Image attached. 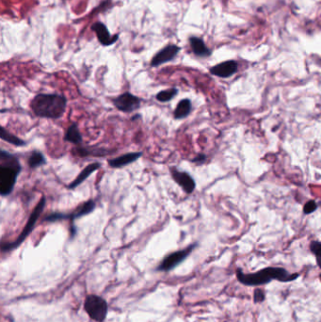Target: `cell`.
Segmentation results:
<instances>
[{"mask_svg":"<svg viewBox=\"0 0 321 322\" xmlns=\"http://www.w3.org/2000/svg\"><path fill=\"white\" fill-rule=\"evenodd\" d=\"M46 163V159L45 156L39 151H33L29 157V166L31 169H36L38 167L43 166Z\"/></svg>","mask_w":321,"mask_h":322,"instance_id":"obj_19","label":"cell"},{"mask_svg":"<svg viewBox=\"0 0 321 322\" xmlns=\"http://www.w3.org/2000/svg\"><path fill=\"white\" fill-rule=\"evenodd\" d=\"M321 244L320 241L318 240H314L312 241L310 244V250L312 253L316 255L318 262L320 261V253H321Z\"/></svg>","mask_w":321,"mask_h":322,"instance_id":"obj_24","label":"cell"},{"mask_svg":"<svg viewBox=\"0 0 321 322\" xmlns=\"http://www.w3.org/2000/svg\"><path fill=\"white\" fill-rule=\"evenodd\" d=\"M30 106L38 117L58 119L66 110L67 100L60 94L40 93L33 98Z\"/></svg>","mask_w":321,"mask_h":322,"instance_id":"obj_1","label":"cell"},{"mask_svg":"<svg viewBox=\"0 0 321 322\" xmlns=\"http://www.w3.org/2000/svg\"><path fill=\"white\" fill-rule=\"evenodd\" d=\"M101 167L100 163H92L88 165L79 175L78 177L69 185V188H75L78 185H80L82 182H84V180H86L89 176H91L92 174H93L95 171H97L98 169Z\"/></svg>","mask_w":321,"mask_h":322,"instance_id":"obj_14","label":"cell"},{"mask_svg":"<svg viewBox=\"0 0 321 322\" xmlns=\"http://www.w3.org/2000/svg\"><path fill=\"white\" fill-rule=\"evenodd\" d=\"M20 171V164H0V195L7 196L11 193Z\"/></svg>","mask_w":321,"mask_h":322,"instance_id":"obj_4","label":"cell"},{"mask_svg":"<svg viewBox=\"0 0 321 322\" xmlns=\"http://www.w3.org/2000/svg\"><path fill=\"white\" fill-rule=\"evenodd\" d=\"M95 208V203L92 200H89L86 203H84L83 205H80L78 207L77 210H75L72 214L69 215V219L71 220V224L72 225H74V221L78 218H81L83 216L92 213Z\"/></svg>","mask_w":321,"mask_h":322,"instance_id":"obj_15","label":"cell"},{"mask_svg":"<svg viewBox=\"0 0 321 322\" xmlns=\"http://www.w3.org/2000/svg\"><path fill=\"white\" fill-rule=\"evenodd\" d=\"M318 208H319V205L316 201H314V200L308 201L303 206V213L306 215L311 214L313 212H315Z\"/></svg>","mask_w":321,"mask_h":322,"instance_id":"obj_23","label":"cell"},{"mask_svg":"<svg viewBox=\"0 0 321 322\" xmlns=\"http://www.w3.org/2000/svg\"><path fill=\"white\" fill-rule=\"evenodd\" d=\"M76 155L80 156H105L107 155V150L104 149H98V150H92L91 148H84V147H80V148H77L76 149Z\"/></svg>","mask_w":321,"mask_h":322,"instance_id":"obj_21","label":"cell"},{"mask_svg":"<svg viewBox=\"0 0 321 322\" xmlns=\"http://www.w3.org/2000/svg\"><path fill=\"white\" fill-rule=\"evenodd\" d=\"M195 247H196V244L189 245L185 249L169 254L162 260V262L159 264V266L157 267V271L169 272V271L174 270L178 265L182 263L189 254H191V252L194 250Z\"/></svg>","mask_w":321,"mask_h":322,"instance_id":"obj_6","label":"cell"},{"mask_svg":"<svg viewBox=\"0 0 321 322\" xmlns=\"http://www.w3.org/2000/svg\"><path fill=\"white\" fill-rule=\"evenodd\" d=\"M84 309L92 320L103 322L107 317V303L99 296L89 295L84 303Z\"/></svg>","mask_w":321,"mask_h":322,"instance_id":"obj_5","label":"cell"},{"mask_svg":"<svg viewBox=\"0 0 321 322\" xmlns=\"http://www.w3.org/2000/svg\"><path fill=\"white\" fill-rule=\"evenodd\" d=\"M64 139L71 143H74V144H79L82 142V136L78 130L77 124H74L69 127L68 130L65 134Z\"/></svg>","mask_w":321,"mask_h":322,"instance_id":"obj_18","label":"cell"},{"mask_svg":"<svg viewBox=\"0 0 321 322\" xmlns=\"http://www.w3.org/2000/svg\"><path fill=\"white\" fill-rule=\"evenodd\" d=\"M237 280L246 285H263L271 283L273 280L279 282H291L299 277L298 274H289L282 268H266L253 274H244L241 270L236 271Z\"/></svg>","mask_w":321,"mask_h":322,"instance_id":"obj_2","label":"cell"},{"mask_svg":"<svg viewBox=\"0 0 321 322\" xmlns=\"http://www.w3.org/2000/svg\"><path fill=\"white\" fill-rule=\"evenodd\" d=\"M238 70V64L235 60H226L211 67L209 72L215 77L228 78L233 77Z\"/></svg>","mask_w":321,"mask_h":322,"instance_id":"obj_10","label":"cell"},{"mask_svg":"<svg viewBox=\"0 0 321 322\" xmlns=\"http://www.w3.org/2000/svg\"><path fill=\"white\" fill-rule=\"evenodd\" d=\"M181 47L175 45H168L164 48L159 50L151 60L152 67H158L167 62H170L177 57Z\"/></svg>","mask_w":321,"mask_h":322,"instance_id":"obj_8","label":"cell"},{"mask_svg":"<svg viewBox=\"0 0 321 322\" xmlns=\"http://www.w3.org/2000/svg\"><path fill=\"white\" fill-rule=\"evenodd\" d=\"M69 218V215L63 214V213H53L49 215L48 217L46 218V221L47 222H57L58 220H64Z\"/></svg>","mask_w":321,"mask_h":322,"instance_id":"obj_25","label":"cell"},{"mask_svg":"<svg viewBox=\"0 0 321 322\" xmlns=\"http://www.w3.org/2000/svg\"><path fill=\"white\" fill-rule=\"evenodd\" d=\"M265 300V293L263 291L262 289L257 288L255 289L254 294H253V301L255 303H262Z\"/></svg>","mask_w":321,"mask_h":322,"instance_id":"obj_26","label":"cell"},{"mask_svg":"<svg viewBox=\"0 0 321 322\" xmlns=\"http://www.w3.org/2000/svg\"><path fill=\"white\" fill-rule=\"evenodd\" d=\"M170 171L176 184L179 185L186 194H191L194 191L196 183L192 176L185 172H180L175 168H172Z\"/></svg>","mask_w":321,"mask_h":322,"instance_id":"obj_9","label":"cell"},{"mask_svg":"<svg viewBox=\"0 0 321 322\" xmlns=\"http://www.w3.org/2000/svg\"><path fill=\"white\" fill-rule=\"evenodd\" d=\"M92 30L95 32L98 41L101 43V45H103L105 46H108L113 45L119 39L118 34L114 35V36H111L109 31L107 30V27L101 22H96V23L92 24Z\"/></svg>","mask_w":321,"mask_h":322,"instance_id":"obj_11","label":"cell"},{"mask_svg":"<svg viewBox=\"0 0 321 322\" xmlns=\"http://www.w3.org/2000/svg\"><path fill=\"white\" fill-rule=\"evenodd\" d=\"M0 164L15 165V164H19V162H18V159L16 156L11 155L7 151L0 149Z\"/></svg>","mask_w":321,"mask_h":322,"instance_id":"obj_22","label":"cell"},{"mask_svg":"<svg viewBox=\"0 0 321 322\" xmlns=\"http://www.w3.org/2000/svg\"><path fill=\"white\" fill-rule=\"evenodd\" d=\"M113 104L120 111L129 113L140 107L141 99L127 92L115 98L113 100Z\"/></svg>","mask_w":321,"mask_h":322,"instance_id":"obj_7","label":"cell"},{"mask_svg":"<svg viewBox=\"0 0 321 322\" xmlns=\"http://www.w3.org/2000/svg\"><path fill=\"white\" fill-rule=\"evenodd\" d=\"M205 160H206V156H204V154H199L193 159H191V162L200 164V163H204Z\"/></svg>","mask_w":321,"mask_h":322,"instance_id":"obj_27","label":"cell"},{"mask_svg":"<svg viewBox=\"0 0 321 322\" xmlns=\"http://www.w3.org/2000/svg\"><path fill=\"white\" fill-rule=\"evenodd\" d=\"M0 138L8 143L14 145V146H23L26 144V142L24 140H22L20 138L16 137L15 135L11 134L1 126H0Z\"/></svg>","mask_w":321,"mask_h":322,"instance_id":"obj_17","label":"cell"},{"mask_svg":"<svg viewBox=\"0 0 321 322\" xmlns=\"http://www.w3.org/2000/svg\"><path fill=\"white\" fill-rule=\"evenodd\" d=\"M142 156L141 152H133V153H127L126 155L118 156L113 159H110L108 161L109 166L115 169L123 168V167L127 166L133 162L137 161L139 157Z\"/></svg>","mask_w":321,"mask_h":322,"instance_id":"obj_12","label":"cell"},{"mask_svg":"<svg viewBox=\"0 0 321 322\" xmlns=\"http://www.w3.org/2000/svg\"><path fill=\"white\" fill-rule=\"evenodd\" d=\"M189 45L192 49V52L195 56L200 58H207L212 55L211 49L208 48L204 44V40L196 36L189 38Z\"/></svg>","mask_w":321,"mask_h":322,"instance_id":"obj_13","label":"cell"},{"mask_svg":"<svg viewBox=\"0 0 321 322\" xmlns=\"http://www.w3.org/2000/svg\"><path fill=\"white\" fill-rule=\"evenodd\" d=\"M45 206H46V199L43 198L38 203V205H36V207L33 209V211L31 212V214L29 216V221H28L27 225H25L24 229L22 230L19 236L13 242L5 243V244L0 246V250L2 252L12 251V250L18 248L20 245L22 244L26 240V238L29 236V234L33 231L35 225H36V223H37V221L39 219L40 215L42 214Z\"/></svg>","mask_w":321,"mask_h":322,"instance_id":"obj_3","label":"cell"},{"mask_svg":"<svg viewBox=\"0 0 321 322\" xmlns=\"http://www.w3.org/2000/svg\"><path fill=\"white\" fill-rule=\"evenodd\" d=\"M192 110V104L189 99H182L176 106L174 115L175 119L182 120L187 117Z\"/></svg>","mask_w":321,"mask_h":322,"instance_id":"obj_16","label":"cell"},{"mask_svg":"<svg viewBox=\"0 0 321 322\" xmlns=\"http://www.w3.org/2000/svg\"><path fill=\"white\" fill-rule=\"evenodd\" d=\"M177 93H178V90L176 88L164 90V91L159 92L156 94V100L159 102H162V103H167V102L171 101L172 99H174L177 95Z\"/></svg>","mask_w":321,"mask_h":322,"instance_id":"obj_20","label":"cell"}]
</instances>
